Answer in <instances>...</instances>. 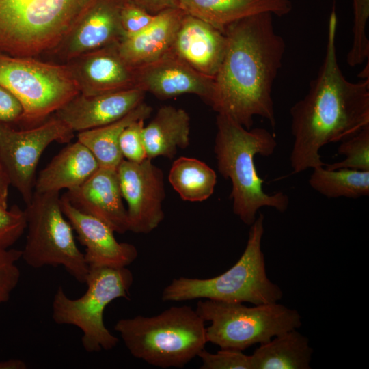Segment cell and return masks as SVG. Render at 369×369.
Masks as SVG:
<instances>
[{
    "label": "cell",
    "instance_id": "obj_36",
    "mask_svg": "<svg viewBox=\"0 0 369 369\" xmlns=\"http://www.w3.org/2000/svg\"><path fill=\"white\" fill-rule=\"evenodd\" d=\"M137 5L150 14H156L164 10L178 7V0H124Z\"/></svg>",
    "mask_w": 369,
    "mask_h": 369
},
{
    "label": "cell",
    "instance_id": "obj_29",
    "mask_svg": "<svg viewBox=\"0 0 369 369\" xmlns=\"http://www.w3.org/2000/svg\"><path fill=\"white\" fill-rule=\"evenodd\" d=\"M353 42L346 55V63L351 67L363 64L369 57V40L366 35L369 0H353Z\"/></svg>",
    "mask_w": 369,
    "mask_h": 369
},
{
    "label": "cell",
    "instance_id": "obj_34",
    "mask_svg": "<svg viewBox=\"0 0 369 369\" xmlns=\"http://www.w3.org/2000/svg\"><path fill=\"white\" fill-rule=\"evenodd\" d=\"M155 15L124 1L120 11V22L124 35H133L142 31L152 23Z\"/></svg>",
    "mask_w": 369,
    "mask_h": 369
},
{
    "label": "cell",
    "instance_id": "obj_19",
    "mask_svg": "<svg viewBox=\"0 0 369 369\" xmlns=\"http://www.w3.org/2000/svg\"><path fill=\"white\" fill-rule=\"evenodd\" d=\"M226 42L224 33L186 13L170 53L197 72L215 77L223 60Z\"/></svg>",
    "mask_w": 369,
    "mask_h": 369
},
{
    "label": "cell",
    "instance_id": "obj_5",
    "mask_svg": "<svg viewBox=\"0 0 369 369\" xmlns=\"http://www.w3.org/2000/svg\"><path fill=\"white\" fill-rule=\"evenodd\" d=\"M264 219V215L260 213L250 226L245 249L231 268L211 278L173 279L163 289L162 301L207 299L260 305L280 300L283 296L281 288L266 275L261 247Z\"/></svg>",
    "mask_w": 369,
    "mask_h": 369
},
{
    "label": "cell",
    "instance_id": "obj_6",
    "mask_svg": "<svg viewBox=\"0 0 369 369\" xmlns=\"http://www.w3.org/2000/svg\"><path fill=\"white\" fill-rule=\"evenodd\" d=\"M91 0H0V51L16 57L51 52Z\"/></svg>",
    "mask_w": 369,
    "mask_h": 369
},
{
    "label": "cell",
    "instance_id": "obj_20",
    "mask_svg": "<svg viewBox=\"0 0 369 369\" xmlns=\"http://www.w3.org/2000/svg\"><path fill=\"white\" fill-rule=\"evenodd\" d=\"M186 13L179 7L164 10L142 31L124 35L118 42L123 59L134 68L154 62L169 53Z\"/></svg>",
    "mask_w": 369,
    "mask_h": 369
},
{
    "label": "cell",
    "instance_id": "obj_30",
    "mask_svg": "<svg viewBox=\"0 0 369 369\" xmlns=\"http://www.w3.org/2000/svg\"><path fill=\"white\" fill-rule=\"evenodd\" d=\"M22 251L0 248V305L7 302L20 280V272L17 262Z\"/></svg>",
    "mask_w": 369,
    "mask_h": 369
},
{
    "label": "cell",
    "instance_id": "obj_33",
    "mask_svg": "<svg viewBox=\"0 0 369 369\" xmlns=\"http://www.w3.org/2000/svg\"><path fill=\"white\" fill-rule=\"evenodd\" d=\"M144 119L136 120L127 126L119 138V148L123 158L134 163L147 159L142 132Z\"/></svg>",
    "mask_w": 369,
    "mask_h": 369
},
{
    "label": "cell",
    "instance_id": "obj_3",
    "mask_svg": "<svg viewBox=\"0 0 369 369\" xmlns=\"http://www.w3.org/2000/svg\"><path fill=\"white\" fill-rule=\"evenodd\" d=\"M214 153L217 169L226 179H230L233 213L247 226H251L262 207L284 213L289 197L284 192L273 194L263 189V179L257 172L256 155L271 156L276 148L275 137L264 128H245L231 118L217 114Z\"/></svg>",
    "mask_w": 369,
    "mask_h": 369
},
{
    "label": "cell",
    "instance_id": "obj_28",
    "mask_svg": "<svg viewBox=\"0 0 369 369\" xmlns=\"http://www.w3.org/2000/svg\"><path fill=\"white\" fill-rule=\"evenodd\" d=\"M337 153L344 156L345 159L338 162L325 164V168L369 171V125L355 135L342 141Z\"/></svg>",
    "mask_w": 369,
    "mask_h": 369
},
{
    "label": "cell",
    "instance_id": "obj_26",
    "mask_svg": "<svg viewBox=\"0 0 369 369\" xmlns=\"http://www.w3.org/2000/svg\"><path fill=\"white\" fill-rule=\"evenodd\" d=\"M168 179L184 201L202 202L213 193L217 183L215 170L195 158L182 156L175 160Z\"/></svg>",
    "mask_w": 369,
    "mask_h": 369
},
{
    "label": "cell",
    "instance_id": "obj_31",
    "mask_svg": "<svg viewBox=\"0 0 369 369\" xmlns=\"http://www.w3.org/2000/svg\"><path fill=\"white\" fill-rule=\"evenodd\" d=\"M26 228L25 210L16 205L10 209L0 206V248H10L21 237Z\"/></svg>",
    "mask_w": 369,
    "mask_h": 369
},
{
    "label": "cell",
    "instance_id": "obj_13",
    "mask_svg": "<svg viewBox=\"0 0 369 369\" xmlns=\"http://www.w3.org/2000/svg\"><path fill=\"white\" fill-rule=\"evenodd\" d=\"M124 0H91L51 51L67 61L119 42L124 35L120 22Z\"/></svg>",
    "mask_w": 369,
    "mask_h": 369
},
{
    "label": "cell",
    "instance_id": "obj_7",
    "mask_svg": "<svg viewBox=\"0 0 369 369\" xmlns=\"http://www.w3.org/2000/svg\"><path fill=\"white\" fill-rule=\"evenodd\" d=\"M133 282V273L126 267L89 268L87 290L81 297L70 299L62 287L57 288L52 302V318L58 325L80 329L82 346L87 352L111 350L119 339L105 327L104 311L113 300L128 299Z\"/></svg>",
    "mask_w": 369,
    "mask_h": 369
},
{
    "label": "cell",
    "instance_id": "obj_18",
    "mask_svg": "<svg viewBox=\"0 0 369 369\" xmlns=\"http://www.w3.org/2000/svg\"><path fill=\"white\" fill-rule=\"evenodd\" d=\"M65 193L77 208L102 221L114 232L128 231L117 169L99 167L83 184Z\"/></svg>",
    "mask_w": 369,
    "mask_h": 369
},
{
    "label": "cell",
    "instance_id": "obj_27",
    "mask_svg": "<svg viewBox=\"0 0 369 369\" xmlns=\"http://www.w3.org/2000/svg\"><path fill=\"white\" fill-rule=\"evenodd\" d=\"M312 170L310 186L327 198L357 199L369 195V171L348 168L328 169L324 165Z\"/></svg>",
    "mask_w": 369,
    "mask_h": 369
},
{
    "label": "cell",
    "instance_id": "obj_24",
    "mask_svg": "<svg viewBox=\"0 0 369 369\" xmlns=\"http://www.w3.org/2000/svg\"><path fill=\"white\" fill-rule=\"evenodd\" d=\"M313 349L296 329L261 344L251 355V369H309Z\"/></svg>",
    "mask_w": 369,
    "mask_h": 369
},
{
    "label": "cell",
    "instance_id": "obj_32",
    "mask_svg": "<svg viewBox=\"0 0 369 369\" xmlns=\"http://www.w3.org/2000/svg\"><path fill=\"white\" fill-rule=\"evenodd\" d=\"M197 357L202 360V369H251V356L239 350L221 348L211 353L204 348Z\"/></svg>",
    "mask_w": 369,
    "mask_h": 369
},
{
    "label": "cell",
    "instance_id": "obj_17",
    "mask_svg": "<svg viewBox=\"0 0 369 369\" xmlns=\"http://www.w3.org/2000/svg\"><path fill=\"white\" fill-rule=\"evenodd\" d=\"M145 94L138 87L94 96L79 93L53 115L73 132H81L121 119L144 102Z\"/></svg>",
    "mask_w": 369,
    "mask_h": 369
},
{
    "label": "cell",
    "instance_id": "obj_21",
    "mask_svg": "<svg viewBox=\"0 0 369 369\" xmlns=\"http://www.w3.org/2000/svg\"><path fill=\"white\" fill-rule=\"evenodd\" d=\"M178 7L220 31L232 23L262 12L283 16L292 9L291 0H178Z\"/></svg>",
    "mask_w": 369,
    "mask_h": 369
},
{
    "label": "cell",
    "instance_id": "obj_22",
    "mask_svg": "<svg viewBox=\"0 0 369 369\" xmlns=\"http://www.w3.org/2000/svg\"><path fill=\"white\" fill-rule=\"evenodd\" d=\"M98 168L99 165L91 151L77 141L62 149L40 171L35 180L34 191L74 190L83 184Z\"/></svg>",
    "mask_w": 369,
    "mask_h": 369
},
{
    "label": "cell",
    "instance_id": "obj_39",
    "mask_svg": "<svg viewBox=\"0 0 369 369\" xmlns=\"http://www.w3.org/2000/svg\"><path fill=\"white\" fill-rule=\"evenodd\" d=\"M368 60L367 62V65L364 67L363 70L359 73V77H361L363 79H369V72H368Z\"/></svg>",
    "mask_w": 369,
    "mask_h": 369
},
{
    "label": "cell",
    "instance_id": "obj_11",
    "mask_svg": "<svg viewBox=\"0 0 369 369\" xmlns=\"http://www.w3.org/2000/svg\"><path fill=\"white\" fill-rule=\"evenodd\" d=\"M73 137L74 132L54 115L20 130L0 122V163L26 205L33 197L36 170L45 149L54 141L68 143Z\"/></svg>",
    "mask_w": 369,
    "mask_h": 369
},
{
    "label": "cell",
    "instance_id": "obj_2",
    "mask_svg": "<svg viewBox=\"0 0 369 369\" xmlns=\"http://www.w3.org/2000/svg\"><path fill=\"white\" fill-rule=\"evenodd\" d=\"M337 17L331 13L324 60L309 91L290 109L293 143L290 154L292 172L323 166L320 150L341 142L369 125V79L354 83L338 64Z\"/></svg>",
    "mask_w": 369,
    "mask_h": 369
},
{
    "label": "cell",
    "instance_id": "obj_8",
    "mask_svg": "<svg viewBox=\"0 0 369 369\" xmlns=\"http://www.w3.org/2000/svg\"><path fill=\"white\" fill-rule=\"evenodd\" d=\"M195 311L206 322L207 342L221 348L244 351L301 326L299 312L275 303L247 307L241 302L199 301Z\"/></svg>",
    "mask_w": 369,
    "mask_h": 369
},
{
    "label": "cell",
    "instance_id": "obj_14",
    "mask_svg": "<svg viewBox=\"0 0 369 369\" xmlns=\"http://www.w3.org/2000/svg\"><path fill=\"white\" fill-rule=\"evenodd\" d=\"M118 45L111 44L65 62L80 94L94 96L137 87L136 68L123 59Z\"/></svg>",
    "mask_w": 369,
    "mask_h": 369
},
{
    "label": "cell",
    "instance_id": "obj_4",
    "mask_svg": "<svg viewBox=\"0 0 369 369\" xmlns=\"http://www.w3.org/2000/svg\"><path fill=\"white\" fill-rule=\"evenodd\" d=\"M205 321L189 305L152 316L122 318L114 326L130 353L150 365L182 368L207 343Z\"/></svg>",
    "mask_w": 369,
    "mask_h": 369
},
{
    "label": "cell",
    "instance_id": "obj_16",
    "mask_svg": "<svg viewBox=\"0 0 369 369\" xmlns=\"http://www.w3.org/2000/svg\"><path fill=\"white\" fill-rule=\"evenodd\" d=\"M135 68L137 86L145 92L161 99L195 94L209 103L214 77L197 72L171 53Z\"/></svg>",
    "mask_w": 369,
    "mask_h": 369
},
{
    "label": "cell",
    "instance_id": "obj_38",
    "mask_svg": "<svg viewBox=\"0 0 369 369\" xmlns=\"http://www.w3.org/2000/svg\"><path fill=\"white\" fill-rule=\"evenodd\" d=\"M27 368V364L18 359H10L0 361V369H26Z\"/></svg>",
    "mask_w": 369,
    "mask_h": 369
},
{
    "label": "cell",
    "instance_id": "obj_1",
    "mask_svg": "<svg viewBox=\"0 0 369 369\" xmlns=\"http://www.w3.org/2000/svg\"><path fill=\"white\" fill-rule=\"evenodd\" d=\"M273 16L270 12L255 14L224 31L226 51L208 105L247 129L255 116L266 120L272 128L276 125L272 90L286 43L275 30Z\"/></svg>",
    "mask_w": 369,
    "mask_h": 369
},
{
    "label": "cell",
    "instance_id": "obj_35",
    "mask_svg": "<svg viewBox=\"0 0 369 369\" xmlns=\"http://www.w3.org/2000/svg\"><path fill=\"white\" fill-rule=\"evenodd\" d=\"M23 114V107L18 98L0 85V122L19 124Z\"/></svg>",
    "mask_w": 369,
    "mask_h": 369
},
{
    "label": "cell",
    "instance_id": "obj_15",
    "mask_svg": "<svg viewBox=\"0 0 369 369\" xmlns=\"http://www.w3.org/2000/svg\"><path fill=\"white\" fill-rule=\"evenodd\" d=\"M62 212L85 246L84 258L91 267H126L138 256L135 245L118 242L114 231L102 221L77 208L64 193L60 197Z\"/></svg>",
    "mask_w": 369,
    "mask_h": 369
},
{
    "label": "cell",
    "instance_id": "obj_37",
    "mask_svg": "<svg viewBox=\"0 0 369 369\" xmlns=\"http://www.w3.org/2000/svg\"><path fill=\"white\" fill-rule=\"evenodd\" d=\"M11 182L5 169L0 163V206L8 207L9 187Z\"/></svg>",
    "mask_w": 369,
    "mask_h": 369
},
{
    "label": "cell",
    "instance_id": "obj_25",
    "mask_svg": "<svg viewBox=\"0 0 369 369\" xmlns=\"http://www.w3.org/2000/svg\"><path fill=\"white\" fill-rule=\"evenodd\" d=\"M152 111V107L143 102L115 122L79 132L77 141L91 151L99 167L117 169L124 159L119 148V138L122 132L132 122L148 118Z\"/></svg>",
    "mask_w": 369,
    "mask_h": 369
},
{
    "label": "cell",
    "instance_id": "obj_10",
    "mask_svg": "<svg viewBox=\"0 0 369 369\" xmlns=\"http://www.w3.org/2000/svg\"><path fill=\"white\" fill-rule=\"evenodd\" d=\"M0 85L21 102L23 114L19 124L27 128L42 123L79 93L65 64L12 56L1 51Z\"/></svg>",
    "mask_w": 369,
    "mask_h": 369
},
{
    "label": "cell",
    "instance_id": "obj_23",
    "mask_svg": "<svg viewBox=\"0 0 369 369\" xmlns=\"http://www.w3.org/2000/svg\"><path fill=\"white\" fill-rule=\"evenodd\" d=\"M142 136L148 159H172L178 148H186L189 144L190 117L183 109L163 105L144 127Z\"/></svg>",
    "mask_w": 369,
    "mask_h": 369
},
{
    "label": "cell",
    "instance_id": "obj_12",
    "mask_svg": "<svg viewBox=\"0 0 369 369\" xmlns=\"http://www.w3.org/2000/svg\"><path fill=\"white\" fill-rule=\"evenodd\" d=\"M117 173L121 194L127 204L128 231L137 234L151 232L165 217L163 172L147 158L141 163L124 159Z\"/></svg>",
    "mask_w": 369,
    "mask_h": 369
},
{
    "label": "cell",
    "instance_id": "obj_9",
    "mask_svg": "<svg viewBox=\"0 0 369 369\" xmlns=\"http://www.w3.org/2000/svg\"><path fill=\"white\" fill-rule=\"evenodd\" d=\"M26 206L27 234L21 250L23 260L34 269L62 266L76 280L85 283L89 266L62 212L59 192L34 191Z\"/></svg>",
    "mask_w": 369,
    "mask_h": 369
}]
</instances>
